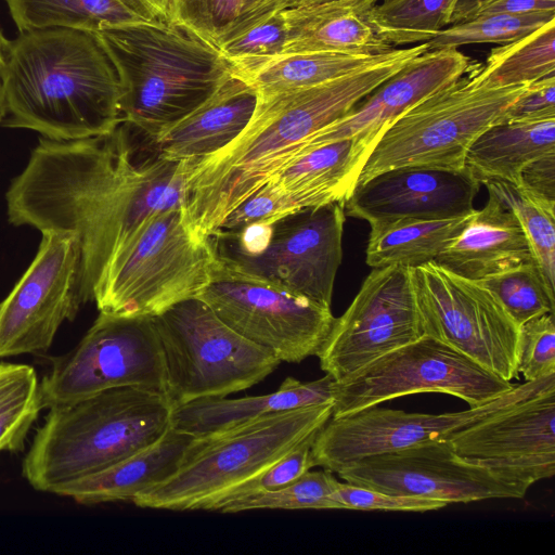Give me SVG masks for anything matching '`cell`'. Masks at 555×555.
I'll list each match as a JSON object with an SVG mask.
<instances>
[{"label":"cell","mask_w":555,"mask_h":555,"mask_svg":"<svg viewBox=\"0 0 555 555\" xmlns=\"http://www.w3.org/2000/svg\"><path fill=\"white\" fill-rule=\"evenodd\" d=\"M130 126L74 141L40 139L7 192L9 221L74 235L80 294L93 300L108 261L149 216L180 208L186 166L134 147Z\"/></svg>","instance_id":"cell-1"},{"label":"cell","mask_w":555,"mask_h":555,"mask_svg":"<svg viewBox=\"0 0 555 555\" xmlns=\"http://www.w3.org/2000/svg\"><path fill=\"white\" fill-rule=\"evenodd\" d=\"M427 51V44L393 49L365 68L302 89L258 96L245 129L227 146L185 160L182 215L205 241L220 222L299 151L304 140L348 114L362 99Z\"/></svg>","instance_id":"cell-2"},{"label":"cell","mask_w":555,"mask_h":555,"mask_svg":"<svg viewBox=\"0 0 555 555\" xmlns=\"http://www.w3.org/2000/svg\"><path fill=\"white\" fill-rule=\"evenodd\" d=\"M117 68L96 31L44 28L10 40L2 124L55 141L104 135L122 122Z\"/></svg>","instance_id":"cell-3"},{"label":"cell","mask_w":555,"mask_h":555,"mask_svg":"<svg viewBox=\"0 0 555 555\" xmlns=\"http://www.w3.org/2000/svg\"><path fill=\"white\" fill-rule=\"evenodd\" d=\"M175 405L165 391L111 388L49 409L23 461V475L57 494L159 441L171 428Z\"/></svg>","instance_id":"cell-4"},{"label":"cell","mask_w":555,"mask_h":555,"mask_svg":"<svg viewBox=\"0 0 555 555\" xmlns=\"http://www.w3.org/2000/svg\"><path fill=\"white\" fill-rule=\"evenodd\" d=\"M96 33L119 75L122 122L152 141L234 73L216 46L175 20L119 24Z\"/></svg>","instance_id":"cell-5"},{"label":"cell","mask_w":555,"mask_h":555,"mask_svg":"<svg viewBox=\"0 0 555 555\" xmlns=\"http://www.w3.org/2000/svg\"><path fill=\"white\" fill-rule=\"evenodd\" d=\"M333 404L298 408L196 437L178 472L132 503L143 508L211 511L235 489L317 434Z\"/></svg>","instance_id":"cell-6"},{"label":"cell","mask_w":555,"mask_h":555,"mask_svg":"<svg viewBox=\"0 0 555 555\" xmlns=\"http://www.w3.org/2000/svg\"><path fill=\"white\" fill-rule=\"evenodd\" d=\"M216 251L186 227L182 207L143 220L116 250L94 289L100 312L156 317L208 284Z\"/></svg>","instance_id":"cell-7"},{"label":"cell","mask_w":555,"mask_h":555,"mask_svg":"<svg viewBox=\"0 0 555 555\" xmlns=\"http://www.w3.org/2000/svg\"><path fill=\"white\" fill-rule=\"evenodd\" d=\"M478 66L473 63L457 80L398 116L373 147L357 185L398 167L464 170L472 144L489 127L504 121L528 85L487 87L477 75Z\"/></svg>","instance_id":"cell-8"},{"label":"cell","mask_w":555,"mask_h":555,"mask_svg":"<svg viewBox=\"0 0 555 555\" xmlns=\"http://www.w3.org/2000/svg\"><path fill=\"white\" fill-rule=\"evenodd\" d=\"M346 217L344 205L332 203L208 238L222 260L331 307Z\"/></svg>","instance_id":"cell-9"},{"label":"cell","mask_w":555,"mask_h":555,"mask_svg":"<svg viewBox=\"0 0 555 555\" xmlns=\"http://www.w3.org/2000/svg\"><path fill=\"white\" fill-rule=\"evenodd\" d=\"M154 320L165 360V392L175 406L245 390L281 364L272 352L236 333L196 297Z\"/></svg>","instance_id":"cell-10"},{"label":"cell","mask_w":555,"mask_h":555,"mask_svg":"<svg viewBox=\"0 0 555 555\" xmlns=\"http://www.w3.org/2000/svg\"><path fill=\"white\" fill-rule=\"evenodd\" d=\"M196 298L281 362L299 363L318 356L335 322L331 307L245 272L217 255L209 282Z\"/></svg>","instance_id":"cell-11"},{"label":"cell","mask_w":555,"mask_h":555,"mask_svg":"<svg viewBox=\"0 0 555 555\" xmlns=\"http://www.w3.org/2000/svg\"><path fill=\"white\" fill-rule=\"evenodd\" d=\"M127 386L166 390L154 317L100 312L76 347L51 359V369L40 383L42 409Z\"/></svg>","instance_id":"cell-12"},{"label":"cell","mask_w":555,"mask_h":555,"mask_svg":"<svg viewBox=\"0 0 555 555\" xmlns=\"http://www.w3.org/2000/svg\"><path fill=\"white\" fill-rule=\"evenodd\" d=\"M513 386L462 352L424 335L336 382L332 417L420 392L451 395L477 408Z\"/></svg>","instance_id":"cell-13"},{"label":"cell","mask_w":555,"mask_h":555,"mask_svg":"<svg viewBox=\"0 0 555 555\" xmlns=\"http://www.w3.org/2000/svg\"><path fill=\"white\" fill-rule=\"evenodd\" d=\"M411 276L425 335L507 382L518 377L520 326L487 287L436 261Z\"/></svg>","instance_id":"cell-14"},{"label":"cell","mask_w":555,"mask_h":555,"mask_svg":"<svg viewBox=\"0 0 555 555\" xmlns=\"http://www.w3.org/2000/svg\"><path fill=\"white\" fill-rule=\"evenodd\" d=\"M551 386H555V374L514 385L492 401L460 412L409 413L372 406L344 416H331L313 439L312 463L314 467L337 474L347 465L370 456L444 439L453 431Z\"/></svg>","instance_id":"cell-15"},{"label":"cell","mask_w":555,"mask_h":555,"mask_svg":"<svg viewBox=\"0 0 555 555\" xmlns=\"http://www.w3.org/2000/svg\"><path fill=\"white\" fill-rule=\"evenodd\" d=\"M424 335L411 268H373L317 357L322 371L340 382Z\"/></svg>","instance_id":"cell-16"},{"label":"cell","mask_w":555,"mask_h":555,"mask_svg":"<svg viewBox=\"0 0 555 555\" xmlns=\"http://www.w3.org/2000/svg\"><path fill=\"white\" fill-rule=\"evenodd\" d=\"M337 475L373 490L451 503L522 499L530 483L461 457L444 439L353 462Z\"/></svg>","instance_id":"cell-17"},{"label":"cell","mask_w":555,"mask_h":555,"mask_svg":"<svg viewBox=\"0 0 555 555\" xmlns=\"http://www.w3.org/2000/svg\"><path fill=\"white\" fill-rule=\"evenodd\" d=\"M41 233L34 260L0 302V358L48 350L61 324L83 304L76 237Z\"/></svg>","instance_id":"cell-18"},{"label":"cell","mask_w":555,"mask_h":555,"mask_svg":"<svg viewBox=\"0 0 555 555\" xmlns=\"http://www.w3.org/2000/svg\"><path fill=\"white\" fill-rule=\"evenodd\" d=\"M555 386L501 408L444 438L454 452L530 483L555 475Z\"/></svg>","instance_id":"cell-19"},{"label":"cell","mask_w":555,"mask_h":555,"mask_svg":"<svg viewBox=\"0 0 555 555\" xmlns=\"http://www.w3.org/2000/svg\"><path fill=\"white\" fill-rule=\"evenodd\" d=\"M480 183L466 170L398 167L358 184L346 216L370 227L401 219H446L473 214Z\"/></svg>","instance_id":"cell-20"},{"label":"cell","mask_w":555,"mask_h":555,"mask_svg":"<svg viewBox=\"0 0 555 555\" xmlns=\"http://www.w3.org/2000/svg\"><path fill=\"white\" fill-rule=\"evenodd\" d=\"M472 64L470 59L457 49L421 54L362 99L348 114L312 133L308 150L348 138L365 139L375 146L398 116L457 80Z\"/></svg>","instance_id":"cell-21"},{"label":"cell","mask_w":555,"mask_h":555,"mask_svg":"<svg viewBox=\"0 0 555 555\" xmlns=\"http://www.w3.org/2000/svg\"><path fill=\"white\" fill-rule=\"evenodd\" d=\"M373 147L361 138L319 145L294 156L263 185L284 199L293 212L332 203L344 205Z\"/></svg>","instance_id":"cell-22"},{"label":"cell","mask_w":555,"mask_h":555,"mask_svg":"<svg viewBox=\"0 0 555 555\" xmlns=\"http://www.w3.org/2000/svg\"><path fill=\"white\" fill-rule=\"evenodd\" d=\"M257 102L254 86L233 73L203 104L152 143L166 159L198 160L231 143L249 122Z\"/></svg>","instance_id":"cell-23"},{"label":"cell","mask_w":555,"mask_h":555,"mask_svg":"<svg viewBox=\"0 0 555 555\" xmlns=\"http://www.w3.org/2000/svg\"><path fill=\"white\" fill-rule=\"evenodd\" d=\"M435 261L477 281L535 260L514 214L489 195Z\"/></svg>","instance_id":"cell-24"},{"label":"cell","mask_w":555,"mask_h":555,"mask_svg":"<svg viewBox=\"0 0 555 555\" xmlns=\"http://www.w3.org/2000/svg\"><path fill=\"white\" fill-rule=\"evenodd\" d=\"M335 383L328 374L306 383L289 376L271 393L238 399L224 397L195 400L175 406L171 427L195 437H205L271 414L333 404Z\"/></svg>","instance_id":"cell-25"},{"label":"cell","mask_w":555,"mask_h":555,"mask_svg":"<svg viewBox=\"0 0 555 555\" xmlns=\"http://www.w3.org/2000/svg\"><path fill=\"white\" fill-rule=\"evenodd\" d=\"M373 0H332L282 11L286 42L282 55L343 52L378 55L396 48L382 40L369 22Z\"/></svg>","instance_id":"cell-26"},{"label":"cell","mask_w":555,"mask_h":555,"mask_svg":"<svg viewBox=\"0 0 555 555\" xmlns=\"http://www.w3.org/2000/svg\"><path fill=\"white\" fill-rule=\"evenodd\" d=\"M195 439V436L171 427L153 446L66 487L59 495L80 504L132 502L175 475Z\"/></svg>","instance_id":"cell-27"},{"label":"cell","mask_w":555,"mask_h":555,"mask_svg":"<svg viewBox=\"0 0 555 555\" xmlns=\"http://www.w3.org/2000/svg\"><path fill=\"white\" fill-rule=\"evenodd\" d=\"M20 33L44 28L99 31L105 27L170 20L166 0H5Z\"/></svg>","instance_id":"cell-28"},{"label":"cell","mask_w":555,"mask_h":555,"mask_svg":"<svg viewBox=\"0 0 555 555\" xmlns=\"http://www.w3.org/2000/svg\"><path fill=\"white\" fill-rule=\"evenodd\" d=\"M555 152V118L502 121L485 130L469 147L465 169L480 183L504 180L519 185L522 169Z\"/></svg>","instance_id":"cell-29"},{"label":"cell","mask_w":555,"mask_h":555,"mask_svg":"<svg viewBox=\"0 0 555 555\" xmlns=\"http://www.w3.org/2000/svg\"><path fill=\"white\" fill-rule=\"evenodd\" d=\"M473 214L446 219H401L372 225L366 264L414 268L435 261L462 232Z\"/></svg>","instance_id":"cell-30"},{"label":"cell","mask_w":555,"mask_h":555,"mask_svg":"<svg viewBox=\"0 0 555 555\" xmlns=\"http://www.w3.org/2000/svg\"><path fill=\"white\" fill-rule=\"evenodd\" d=\"M387 53L367 55L319 51L284 54L259 72L249 82L258 96L267 98L343 77L376 64Z\"/></svg>","instance_id":"cell-31"},{"label":"cell","mask_w":555,"mask_h":555,"mask_svg":"<svg viewBox=\"0 0 555 555\" xmlns=\"http://www.w3.org/2000/svg\"><path fill=\"white\" fill-rule=\"evenodd\" d=\"M477 75L482 85L500 88L555 76V20L515 41L493 48Z\"/></svg>","instance_id":"cell-32"},{"label":"cell","mask_w":555,"mask_h":555,"mask_svg":"<svg viewBox=\"0 0 555 555\" xmlns=\"http://www.w3.org/2000/svg\"><path fill=\"white\" fill-rule=\"evenodd\" d=\"M457 0H379L369 11L376 35L390 44L423 43L448 27Z\"/></svg>","instance_id":"cell-33"},{"label":"cell","mask_w":555,"mask_h":555,"mask_svg":"<svg viewBox=\"0 0 555 555\" xmlns=\"http://www.w3.org/2000/svg\"><path fill=\"white\" fill-rule=\"evenodd\" d=\"M489 195L518 220L547 285L555 291V205L504 180L483 183Z\"/></svg>","instance_id":"cell-34"},{"label":"cell","mask_w":555,"mask_h":555,"mask_svg":"<svg viewBox=\"0 0 555 555\" xmlns=\"http://www.w3.org/2000/svg\"><path fill=\"white\" fill-rule=\"evenodd\" d=\"M42 409L34 367L0 362V452H21Z\"/></svg>","instance_id":"cell-35"},{"label":"cell","mask_w":555,"mask_h":555,"mask_svg":"<svg viewBox=\"0 0 555 555\" xmlns=\"http://www.w3.org/2000/svg\"><path fill=\"white\" fill-rule=\"evenodd\" d=\"M338 480L327 469L308 470L286 487L254 491L220 502L212 512L238 513L253 509H338L332 495Z\"/></svg>","instance_id":"cell-36"},{"label":"cell","mask_w":555,"mask_h":555,"mask_svg":"<svg viewBox=\"0 0 555 555\" xmlns=\"http://www.w3.org/2000/svg\"><path fill=\"white\" fill-rule=\"evenodd\" d=\"M555 20V11L525 14H480L451 24L427 41L428 51L457 49L473 43H507Z\"/></svg>","instance_id":"cell-37"},{"label":"cell","mask_w":555,"mask_h":555,"mask_svg":"<svg viewBox=\"0 0 555 555\" xmlns=\"http://www.w3.org/2000/svg\"><path fill=\"white\" fill-rule=\"evenodd\" d=\"M501 302L520 326L545 313H554L555 296L535 261L477 280Z\"/></svg>","instance_id":"cell-38"},{"label":"cell","mask_w":555,"mask_h":555,"mask_svg":"<svg viewBox=\"0 0 555 555\" xmlns=\"http://www.w3.org/2000/svg\"><path fill=\"white\" fill-rule=\"evenodd\" d=\"M286 25L282 12L270 14L225 38L217 48L234 74L248 82L282 55Z\"/></svg>","instance_id":"cell-39"},{"label":"cell","mask_w":555,"mask_h":555,"mask_svg":"<svg viewBox=\"0 0 555 555\" xmlns=\"http://www.w3.org/2000/svg\"><path fill=\"white\" fill-rule=\"evenodd\" d=\"M168 16L218 46L235 23L243 0H166Z\"/></svg>","instance_id":"cell-40"},{"label":"cell","mask_w":555,"mask_h":555,"mask_svg":"<svg viewBox=\"0 0 555 555\" xmlns=\"http://www.w3.org/2000/svg\"><path fill=\"white\" fill-rule=\"evenodd\" d=\"M518 374L537 380L555 374V319L545 313L520 325Z\"/></svg>","instance_id":"cell-41"},{"label":"cell","mask_w":555,"mask_h":555,"mask_svg":"<svg viewBox=\"0 0 555 555\" xmlns=\"http://www.w3.org/2000/svg\"><path fill=\"white\" fill-rule=\"evenodd\" d=\"M332 498L338 509L424 513L438 511L448 505L439 500L386 493L339 481Z\"/></svg>","instance_id":"cell-42"},{"label":"cell","mask_w":555,"mask_h":555,"mask_svg":"<svg viewBox=\"0 0 555 555\" xmlns=\"http://www.w3.org/2000/svg\"><path fill=\"white\" fill-rule=\"evenodd\" d=\"M315 435L317 434L312 435L287 452L258 476L235 489L222 501L248 492L276 490L297 480L306 472L314 467L311 457V446Z\"/></svg>","instance_id":"cell-43"},{"label":"cell","mask_w":555,"mask_h":555,"mask_svg":"<svg viewBox=\"0 0 555 555\" xmlns=\"http://www.w3.org/2000/svg\"><path fill=\"white\" fill-rule=\"evenodd\" d=\"M555 118V76L528 83L508 107L504 121H527Z\"/></svg>","instance_id":"cell-44"},{"label":"cell","mask_w":555,"mask_h":555,"mask_svg":"<svg viewBox=\"0 0 555 555\" xmlns=\"http://www.w3.org/2000/svg\"><path fill=\"white\" fill-rule=\"evenodd\" d=\"M519 186L535 197L555 205V152L529 163L520 173Z\"/></svg>","instance_id":"cell-45"},{"label":"cell","mask_w":555,"mask_h":555,"mask_svg":"<svg viewBox=\"0 0 555 555\" xmlns=\"http://www.w3.org/2000/svg\"><path fill=\"white\" fill-rule=\"evenodd\" d=\"M287 3L288 0H243L238 17L222 40L270 14L282 12L287 8Z\"/></svg>","instance_id":"cell-46"},{"label":"cell","mask_w":555,"mask_h":555,"mask_svg":"<svg viewBox=\"0 0 555 555\" xmlns=\"http://www.w3.org/2000/svg\"><path fill=\"white\" fill-rule=\"evenodd\" d=\"M544 11H555V0H492L476 15L494 13L525 14Z\"/></svg>","instance_id":"cell-47"},{"label":"cell","mask_w":555,"mask_h":555,"mask_svg":"<svg viewBox=\"0 0 555 555\" xmlns=\"http://www.w3.org/2000/svg\"><path fill=\"white\" fill-rule=\"evenodd\" d=\"M492 0H457L451 24H455L475 16L486 4Z\"/></svg>","instance_id":"cell-48"},{"label":"cell","mask_w":555,"mask_h":555,"mask_svg":"<svg viewBox=\"0 0 555 555\" xmlns=\"http://www.w3.org/2000/svg\"><path fill=\"white\" fill-rule=\"evenodd\" d=\"M8 40L0 29V122L4 119V107H3V78L5 74L8 52H9Z\"/></svg>","instance_id":"cell-49"},{"label":"cell","mask_w":555,"mask_h":555,"mask_svg":"<svg viewBox=\"0 0 555 555\" xmlns=\"http://www.w3.org/2000/svg\"><path fill=\"white\" fill-rule=\"evenodd\" d=\"M332 0H288L287 8H294V7H302V5H310L321 2H326Z\"/></svg>","instance_id":"cell-50"},{"label":"cell","mask_w":555,"mask_h":555,"mask_svg":"<svg viewBox=\"0 0 555 555\" xmlns=\"http://www.w3.org/2000/svg\"><path fill=\"white\" fill-rule=\"evenodd\" d=\"M375 3L378 2L379 0H373Z\"/></svg>","instance_id":"cell-51"}]
</instances>
